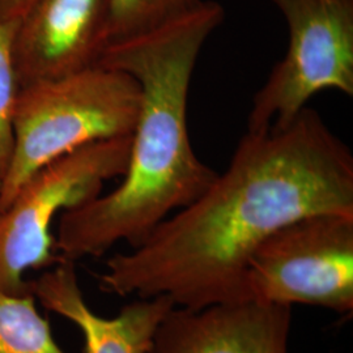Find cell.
<instances>
[{
	"label": "cell",
	"instance_id": "obj_6",
	"mask_svg": "<svg viewBox=\"0 0 353 353\" xmlns=\"http://www.w3.org/2000/svg\"><path fill=\"white\" fill-rule=\"evenodd\" d=\"M290 45L254 99L248 131L290 126L322 90L353 96V0H271Z\"/></svg>",
	"mask_w": 353,
	"mask_h": 353
},
{
	"label": "cell",
	"instance_id": "obj_4",
	"mask_svg": "<svg viewBox=\"0 0 353 353\" xmlns=\"http://www.w3.org/2000/svg\"><path fill=\"white\" fill-rule=\"evenodd\" d=\"M130 143L131 137L94 141L41 168L20 186L0 211V292L32 293L26 272L61 261L51 232L55 219L125 174Z\"/></svg>",
	"mask_w": 353,
	"mask_h": 353
},
{
	"label": "cell",
	"instance_id": "obj_7",
	"mask_svg": "<svg viewBox=\"0 0 353 353\" xmlns=\"http://www.w3.org/2000/svg\"><path fill=\"white\" fill-rule=\"evenodd\" d=\"M108 23L109 0H36L14 33L20 88L97 65Z\"/></svg>",
	"mask_w": 353,
	"mask_h": 353
},
{
	"label": "cell",
	"instance_id": "obj_1",
	"mask_svg": "<svg viewBox=\"0 0 353 353\" xmlns=\"http://www.w3.org/2000/svg\"><path fill=\"white\" fill-rule=\"evenodd\" d=\"M353 214V156L305 108L290 126L246 131L223 174L128 252L105 263L102 292L168 297L202 309L250 301L246 268L255 249L305 216Z\"/></svg>",
	"mask_w": 353,
	"mask_h": 353
},
{
	"label": "cell",
	"instance_id": "obj_5",
	"mask_svg": "<svg viewBox=\"0 0 353 353\" xmlns=\"http://www.w3.org/2000/svg\"><path fill=\"white\" fill-rule=\"evenodd\" d=\"M245 283L250 301L352 316L353 214H309L280 228L252 252Z\"/></svg>",
	"mask_w": 353,
	"mask_h": 353
},
{
	"label": "cell",
	"instance_id": "obj_3",
	"mask_svg": "<svg viewBox=\"0 0 353 353\" xmlns=\"http://www.w3.org/2000/svg\"><path fill=\"white\" fill-rule=\"evenodd\" d=\"M139 106L137 80L102 64L20 88L0 211L41 168L94 141L131 137Z\"/></svg>",
	"mask_w": 353,
	"mask_h": 353
},
{
	"label": "cell",
	"instance_id": "obj_12",
	"mask_svg": "<svg viewBox=\"0 0 353 353\" xmlns=\"http://www.w3.org/2000/svg\"><path fill=\"white\" fill-rule=\"evenodd\" d=\"M16 26L0 21V183L11 157L13 112L20 92L14 62Z\"/></svg>",
	"mask_w": 353,
	"mask_h": 353
},
{
	"label": "cell",
	"instance_id": "obj_10",
	"mask_svg": "<svg viewBox=\"0 0 353 353\" xmlns=\"http://www.w3.org/2000/svg\"><path fill=\"white\" fill-rule=\"evenodd\" d=\"M36 301L33 293L0 292V353H65Z\"/></svg>",
	"mask_w": 353,
	"mask_h": 353
},
{
	"label": "cell",
	"instance_id": "obj_9",
	"mask_svg": "<svg viewBox=\"0 0 353 353\" xmlns=\"http://www.w3.org/2000/svg\"><path fill=\"white\" fill-rule=\"evenodd\" d=\"M76 262L58 263L30 283L42 306L79 328L85 353H148L156 330L176 307L165 297L139 299L127 303L118 316L105 318L90 309L80 288Z\"/></svg>",
	"mask_w": 353,
	"mask_h": 353
},
{
	"label": "cell",
	"instance_id": "obj_8",
	"mask_svg": "<svg viewBox=\"0 0 353 353\" xmlns=\"http://www.w3.org/2000/svg\"><path fill=\"white\" fill-rule=\"evenodd\" d=\"M292 307L256 303L173 307L148 353H288Z\"/></svg>",
	"mask_w": 353,
	"mask_h": 353
},
{
	"label": "cell",
	"instance_id": "obj_11",
	"mask_svg": "<svg viewBox=\"0 0 353 353\" xmlns=\"http://www.w3.org/2000/svg\"><path fill=\"white\" fill-rule=\"evenodd\" d=\"M202 3L203 0H109V45L150 33L194 11Z\"/></svg>",
	"mask_w": 353,
	"mask_h": 353
},
{
	"label": "cell",
	"instance_id": "obj_2",
	"mask_svg": "<svg viewBox=\"0 0 353 353\" xmlns=\"http://www.w3.org/2000/svg\"><path fill=\"white\" fill-rule=\"evenodd\" d=\"M224 17L220 3L203 0L172 23L105 49L99 64L139 84V113L118 188L59 216L55 249L61 258L101 256L119 242L139 246L216 179L219 173L191 145L188 102L199 54Z\"/></svg>",
	"mask_w": 353,
	"mask_h": 353
},
{
	"label": "cell",
	"instance_id": "obj_13",
	"mask_svg": "<svg viewBox=\"0 0 353 353\" xmlns=\"http://www.w3.org/2000/svg\"><path fill=\"white\" fill-rule=\"evenodd\" d=\"M36 0H0V21L17 23Z\"/></svg>",
	"mask_w": 353,
	"mask_h": 353
}]
</instances>
